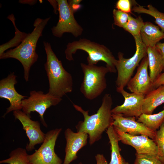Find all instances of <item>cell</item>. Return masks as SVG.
Segmentation results:
<instances>
[{
	"instance_id": "1",
	"label": "cell",
	"mask_w": 164,
	"mask_h": 164,
	"mask_svg": "<svg viewBox=\"0 0 164 164\" xmlns=\"http://www.w3.org/2000/svg\"><path fill=\"white\" fill-rule=\"evenodd\" d=\"M112 104L111 95L105 94L97 113L91 115L89 114L88 111H85L80 106L73 104L75 109L82 114L84 118V120L79 121L76 126L77 132L87 134L90 145L99 140L103 132L112 125Z\"/></svg>"
},
{
	"instance_id": "2",
	"label": "cell",
	"mask_w": 164,
	"mask_h": 164,
	"mask_svg": "<svg viewBox=\"0 0 164 164\" xmlns=\"http://www.w3.org/2000/svg\"><path fill=\"white\" fill-rule=\"evenodd\" d=\"M50 17L43 19H36L33 26L34 28L17 47L7 50L0 55V59L9 58L15 59L22 64L24 70V78L26 82L29 81V73L31 67L37 60L38 55L36 52L38 40L42 36V32Z\"/></svg>"
},
{
	"instance_id": "3",
	"label": "cell",
	"mask_w": 164,
	"mask_h": 164,
	"mask_svg": "<svg viewBox=\"0 0 164 164\" xmlns=\"http://www.w3.org/2000/svg\"><path fill=\"white\" fill-rule=\"evenodd\" d=\"M46 55V61L44 64L49 82L48 93L61 98L73 90V82L71 75L64 68L53 51L50 44L43 42Z\"/></svg>"
},
{
	"instance_id": "4",
	"label": "cell",
	"mask_w": 164,
	"mask_h": 164,
	"mask_svg": "<svg viewBox=\"0 0 164 164\" xmlns=\"http://www.w3.org/2000/svg\"><path fill=\"white\" fill-rule=\"evenodd\" d=\"M78 50L84 51L87 53L88 64L96 65L99 61H103L106 63V67L109 72H116L117 60L110 50L104 45L86 38L69 43L65 50L66 59L69 61L73 60V55Z\"/></svg>"
},
{
	"instance_id": "5",
	"label": "cell",
	"mask_w": 164,
	"mask_h": 164,
	"mask_svg": "<svg viewBox=\"0 0 164 164\" xmlns=\"http://www.w3.org/2000/svg\"><path fill=\"white\" fill-rule=\"evenodd\" d=\"M135 40L136 50L134 55L129 58H125L123 54L118 53L115 67L118 73L115 81L117 92L124 89L131 78L135 68L142 59L147 55V47L141 39L140 35L133 37Z\"/></svg>"
},
{
	"instance_id": "6",
	"label": "cell",
	"mask_w": 164,
	"mask_h": 164,
	"mask_svg": "<svg viewBox=\"0 0 164 164\" xmlns=\"http://www.w3.org/2000/svg\"><path fill=\"white\" fill-rule=\"evenodd\" d=\"M84 78L80 90L84 96L89 100L98 97L107 87L105 76L109 71L106 66H98L81 63Z\"/></svg>"
},
{
	"instance_id": "7",
	"label": "cell",
	"mask_w": 164,
	"mask_h": 164,
	"mask_svg": "<svg viewBox=\"0 0 164 164\" xmlns=\"http://www.w3.org/2000/svg\"><path fill=\"white\" fill-rule=\"evenodd\" d=\"M61 98L41 91H31L29 96L22 101V111L31 117L32 112L36 111L39 114L40 120L43 126L48 127L43 115L46 110L51 106H56L62 101Z\"/></svg>"
},
{
	"instance_id": "8",
	"label": "cell",
	"mask_w": 164,
	"mask_h": 164,
	"mask_svg": "<svg viewBox=\"0 0 164 164\" xmlns=\"http://www.w3.org/2000/svg\"><path fill=\"white\" fill-rule=\"evenodd\" d=\"M62 129L56 128L45 133V139L39 148L33 154L28 155L31 164H63L56 153L55 147Z\"/></svg>"
},
{
	"instance_id": "9",
	"label": "cell",
	"mask_w": 164,
	"mask_h": 164,
	"mask_svg": "<svg viewBox=\"0 0 164 164\" xmlns=\"http://www.w3.org/2000/svg\"><path fill=\"white\" fill-rule=\"evenodd\" d=\"M59 12V19L56 26L51 28L53 35L61 37L63 33H71L75 37L80 36L83 29L77 22L74 15V12L66 0H56Z\"/></svg>"
},
{
	"instance_id": "10",
	"label": "cell",
	"mask_w": 164,
	"mask_h": 164,
	"mask_svg": "<svg viewBox=\"0 0 164 164\" xmlns=\"http://www.w3.org/2000/svg\"><path fill=\"white\" fill-rule=\"evenodd\" d=\"M114 128L120 141L133 147L136 153L149 155L158 158V148L153 139L145 135H132Z\"/></svg>"
},
{
	"instance_id": "11",
	"label": "cell",
	"mask_w": 164,
	"mask_h": 164,
	"mask_svg": "<svg viewBox=\"0 0 164 164\" xmlns=\"http://www.w3.org/2000/svg\"><path fill=\"white\" fill-rule=\"evenodd\" d=\"M15 119L18 120L21 123L23 129L25 131L29 139V143L26 146L27 151H32L37 144L42 143L45 136V134L41 130L40 123L38 121L32 120L28 116L21 110L13 111Z\"/></svg>"
},
{
	"instance_id": "12",
	"label": "cell",
	"mask_w": 164,
	"mask_h": 164,
	"mask_svg": "<svg viewBox=\"0 0 164 164\" xmlns=\"http://www.w3.org/2000/svg\"><path fill=\"white\" fill-rule=\"evenodd\" d=\"M17 76L14 72L11 73L6 78L0 81V97L8 100L10 105L2 117L9 112L22 109V101L28 97L20 94L16 91L15 85L17 83Z\"/></svg>"
},
{
	"instance_id": "13",
	"label": "cell",
	"mask_w": 164,
	"mask_h": 164,
	"mask_svg": "<svg viewBox=\"0 0 164 164\" xmlns=\"http://www.w3.org/2000/svg\"><path fill=\"white\" fill-rule=\"evenodd\" d=\"M148 67L147 55L141 61L135 75L127 84V88L132 93L145 96L153 89V83L148 73Z\"/></svg>"
},
{
	"instance_id": "14",
	"label": "cell",
	"mask_w": 164,
	"mask_h": 164,
	"mask_svg": "<svg viewBox=\"0 0 164 164\" xmlns=\"http://www.w3.org/2000/svg\"><path fill=\"white\" fill-rule=\"evenodd\" d=\"M112 125L114 128L132 135H145L154 140L155 132L136 121L135 117H126L121 114L112 113Z\"/></svg>"
},
{
	"instance_id": "15",
	"label": "cell",
	"mask_w": 164,
	"mask_h": 164,
	"mask_svg": "<svg viewBox=\"0 0 164 164\" xmlns=\"http://www.w3.org/2000/svg\"><path fill=\"white\" fill-rule=\"evenodd\" d=\"M124 98L123 103L112 109L114 114H119L125 117H135L138 118L142 114V106L145 96L132 93H129L124 89L117 92Z\"/></svg>"
},
{
	"instance_id": "16",
	"label": "cell",
	"mask_w": 164,
	"mask_h": 164,
	"mask_svg": "<svg viewBox=\"0 0 164 164\" xmlns=\"http://www.w3.org/2000/svg\"><path fill=\"white\" fill-rule=\"evenodd\" d=\"M64 133L66 144L63 164H70L77 159L78 152L87 145L88 135L84 132H74L69 128H67Z\"/></svg>"
},
{
	"instance_id": "17",
	"label": "cell",
	"mask_w": 164,
	"mask_h": 164,
	"mask_svg": "<svg viewBox=\"0 0 164 164\" xmlns=\"http://www.w3.org/2000/svg\"><path fill=\"white\" fill-rule=\"evenodd\" d=\"M146 51L149 75L153 83L164 70V59L162 53L155 46L147 47Z\"/></svg>"
},
{
	"instance_id": "18",
	"label": "cell",
	"mask_w": 164,
	"mask_h": 164,
	"mask_svg": "<svg viewBox=\"0 0 164 164\" xmlns=\"http://www.w3.org/2000/svg\"><path fill=\"white\" fill-rule=\"evenodd\" d=\"M140 36L146 47H155L160 40L164 39V32L158 26L147 22L141 30Z\"/></svg>"
},
{
	"instance_id": "19",
	"label": "cell",
	"mask_w": 164,
	"mask_h": 164,
	"mask_svg": "<svg viewBox=\"0 0 164 164\" xmlns=\"http://www.w3.org/2000/svg\"><path fill=\"white\" fill-rule=\"evenodd\" d=\"M164 103V85L154 89L145 95L142 114H152L157 107Z\"/></svg>"
},
{
	"instance_id": "20",
	"label": "cell",
	"mask_w": 164,
	"mask_h": 164,
	"mask_svg": "<svg viewBox=\"0 0 164 164\" xmlns=\"http://www.w3.org/2000/svg\"><path fill=\"white\" fill-rule=\"evenodd\" d=\"M111 145V158L108 164H129L120 154L119 138L113 126L111 125L106 130Z\"/></svg>"
},
{
	"instance_id": "21",
	"label": "cell",
	"mask_w": 164,
	"mask_h": 164,
	"mask_svg": "<svg viewBox=\"0 0 164 164\" xmlns=\"http://www.w3.org/2000/svg\"><path fill=\"white\" fill-rule=\"evenodd\" d=\"M164 120V106L162 110L157 114H142L137 118V121L143 124L152 131L155 132L159 128Z\"/></svg>"
},
{
	"instance_id": "22",
	"label": "cell",
	"mask_w": 164,
	"mask_h": 164,
	"mask_svg": "<svg viewBox=\"0 0 164 164\" xmlns=\"http://www.w3.org/2000/svg\"><path fill=\"white\" fill-rule=\"evenodd\" d=\"M134 4L132 10L138 13H145L149 15L155 19V23L164 32V13L161 12L152 5L147 6V9L138 5L135 1L132 2Z\"/></svg>"
},
{
	"instance_id": "23",
	"label": "cell",
	"mask_w": 164,
	"mask_h": 164,
	"mask_svg": "<svg viewBox=\"0 0 164 164\" xmlns=\"http://www.w3.org/2000/svg\"><path fill=\"white\" fill-rule=\"evenodd\" d=\"M7 18L11 21L15 29V33L14 37L8 42L0 46V55L5 52L8 49L14 47L18 46L25 39L28 33L22 32L17 28L15 21V19L13 14L8 15Z\"/></svg>"
},
{
	"instance_id": "24",
	"label": "cell",
	"mask_w": 164,
	"mask_h": 164,
	"mask_svg": "<svg viewBox=\"0 0 164 164\" xmlns=\"http://www.w3.org/2000/svg\"><path fill=\"white\" fill-rule=\"evenodd\" d=\"M26 149L17 148L12 150L9 157L0 161V163L8 164H31L28 158Z\"/></svg>"
},
{
	"instance_id": "25",
	"label": "cell",
	"mask_w": 164,
	"mask_h": 164,
	"mask_svg": "<svg viewBox=\"0 0 164 164\" xmlns=\"http://www.w3.org/2000/svg\"><path fill=\"white\" fill-rule=\"evenodd\" d=\"M144 23L141 16L135 18L129 14L128 21L122 28L134 37L140 35L141 30Z\"/></svg>"
},
{
	"instance_id": "26",
	"label": "cell",
	"mask_w": 164,
	"mask_h": 164,
	"mask_svg": "<svg viewBox=\"0 0 164 164\" xmlns=\"http://www.w3.org/2000/svg\"><path fill=\"white\" fill-rule=\"evenodd\" d=\"M158 148V158L164 164V120L155 132L154 140Z\"/></svg>"
},
{
	"instance_id": "27",
	"label": "cell",
	"mask_w": 164,
	"mask_h": 164,
	"mask_svg": "<svg viewBox=\"0 0 164 164\" xmlns=\"http://www.w3.org/2000/svg\"><path fill=\"white\" fill-rule=\"evenodd\" d=\"M134 164H164L158 157L147 154L136 153Z\"/></svg>"
},
{
	"instance_id": "28",
	"label": "cell",
	"mask_w": 164,
	"mask_h": 164,
	"mask_svg": "<svg viewBox=\"0 0 164 164\" xmlns=\"http://www.w3.org/2000/svg\"><path fill=\"white\" fill-rule=\"evenodd\" d=\"M113 13L114 24L123 28L128 21L129 14L115 9Z\"/></svg>"
},
{
	"instance_id": "29",
	"label": "cell",
	"mask_w": 164,
	"mask_h": 164,
	"mask_svg": "<svg viewBox=\"0 0 164 164\" xmlns=\"http://www.w3.org/2000/svg\"><path fill=\"white\" fill-rule=\"evenodd\" d=\"M118 10L127 13H132L131 1L129 0H119L116 4Z\"/></svg>"
},
{
	"instance_id": "30",
	"label": "cell",
	"mask_w": 164,
	"mask_h": 164,
	"mask_svg": "<svg viewBox=\"0 0 164 164\" xmlns=\"http://www.w3.org/2000/svg\"><path fill=\"white\" fill-rule=\"evenodd\" d=\"M163 85H164V72L161 73L153 83V89H156Z\"/></svg>"
},
{
	"instance_id": "31",
	"label": "cell",
	"mask_w": 164,
	"mask_h": 164,
	"mask_svg": "<svg viewBox=\"0 0 164 164\" xmlns=\"http://www.w3.org/2000/svg\"><path fill=\"white\" fill-rule=\"evenodd\" d=\"M81 1L80 0H68V2L70 7L74 12L79 9L80 6V3Z\"/></svg>"
},
{
	"instance_id": "32",
	"label": "cell",
	"mask_w": 164,
	"mask_h": 164,
	"mask_svg": "<svg viewBox=\"0 0 164 164\" xmlns=\"http://www.w3.org/2000/svg\"><path fill=\"white\" fill-rule=\"evenodd\" d=\"M97 164H108L103 155L98 154L95 156Z\"/></svg>"
},
{
	"instance_id": "33",
	"label": "cell",
	"mask_w": 164,
	"mask_h": 164,
	"mask_svg": "<svg viewBox=\"0 0 164 164\" xmlns=\"http://www.w3.org/2000/svg\"><path fill=\"white\" fill-rule=\"evenodd\" d=\"M155 46L160 52L164 59V43L159 42L156 44Z\"/></svg>"
},
{
	"instance_id": "34",
	"label": "cell",
	"mask_w": 164,
	"mask_h": 164,
	"mask_svg": "<svg viewBox=\"0 0 164 164\" xmlns=\"http://www.w3.org/2000/svg\"><path fill=\"white\" fill-rule=\"evenodd\" d=\"M79 164H82V163L80 162L79 163Z\"/></svg>"
}]
</instances>
